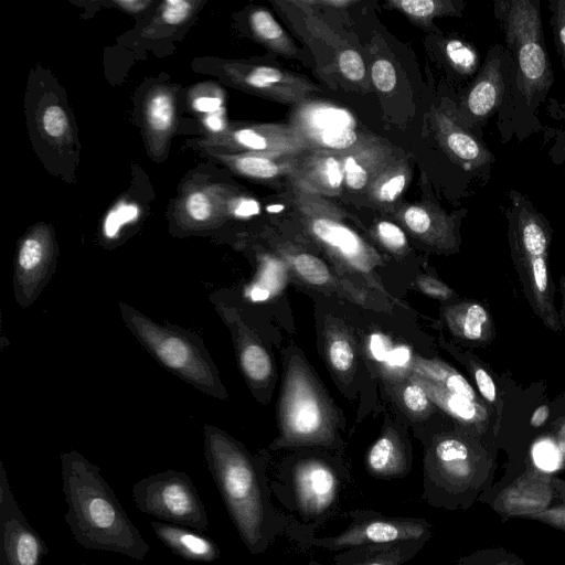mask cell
I'll use <instances>...</instances> for the list:
<instances>
[{
    "instance_id": "48",
    "label": "cell",
    "mask_w": 565,
    "mask_h": 565,
    "mask_svg": "<svg viewBox=\"0 0 565 565\" xmlns=\"http://www.w3.org/2000/svg\"><path fill=\"white\" fill-rule=\"evenodd\" d=\"M406 554L401 547H392L354 565H402Z\"/></svg>"
},
{
    "instance_id": "9",
    "label": "cell",
    "mask_w": 565,
    "mask_h": 565,
    "mask_svg": "<svg viewBox=\"0 0 565 565\" xmlns=\"http://www.w3.org/2000/svg\"><path fill=\"white\" fill-rule=\"evenodd\" d=\"M295 194L296 203L311 233L344 258L362 264L367 256L364 243L350 227L334 217L332 206L323 202L320 196L303 192L296 186Z\"/></svg>"
},
{
    "instance_id": "29",
    "label": "cell",
    "mask_w": 565,
    "mask_h": 565,
    "mask_svg": "<svg viewBox=\"0 0 565 565\" xmlns=\"http://www.w3.org/2000/svg\"><path fill=\"white\" fill-rule=\"evenodd\" d=\"M386 4L422 26H430L437 17L456 14L461 6L449 0H391Z\"/></svg>"
},
{
    "instance_id": "50",
    "label": "cell",
    "mask_w": 565,
    "mask_h": 565,
    "mask_svg": "<svg viewBox=\"0 0 565 565\" xmlns=\"http://www.w3.org/2000/svg\"><path fill=\"white\" fill-rule=\"evenodd\" d=\"M193 106L198 111L213 114L222 109V98L217 96L198 97Z\"/></svg>"
},
{
    "instance_id": "53",
    "label": "cell",
    "mask_w": 565,
    "mask_h": 565,
    "mask_svg": "<svg viewBox=\"0 0 565 565\" xmlns=\"http://www.w3.org/2000/svg\"><path fill=\"white\" fill-rule=\"evenodd\" d=\"M205 125L210 130L218 135L223 134L225 128V121L223 119L222 109L216 113L209 114L207 117L205 118Z\"/></svg>"
},
{
    "instance_id": "7",
    "label": "cell",
    "mask_w": 565,
    "mask_h": 565,
    "mask_svg": "<svg viewBox=\"0 0 565 565\" xmlns=\"http://www.w3.org/2000/svg\"><path fill=\"white\" fill-rule=\"evenodd\" d=\"M295 106L289 124L308 150L344 154L377 138L341 106L309 99Z\"/></svg>"
},
{
    "instance_id": "20",
    "label": "cell",
    "mask_w": 565,
    "mask_h": 565,
    "mask_svg": "<svg viewBox=\"0 0 565 565\" xmlns=\"http://www.w3.org/2000/svg\"><path fill=\"white\" fill-rule=\"evenodd\" d=\"M395 154L393 147L380 138L342 154L344 185L354 191L367 189L374 177Z\"/></svg>"
},
{
    "instance_id": "42",
    "label": "cell",
    "mask_w": 565,
    "mask_h": 565,
    "mask_svg": "<svg viewBox=\"0 0 565 565\" xmlns=\"http://www.w3.org/2000/svg\"><path fill=\"white\" fill-rule=\"evenodd\" d=\"M329 356L332 365L338 371H347L354 360L353 349L345 339H335L329 348Z\"/></svg>"
},
{
    "instance_id": "27",
    "label": "cell",
    "mask_w": 565,
    "mask_h": 565,
    "mask_svg": "<svg viewBox=\"0 0 565 565\" xmlns=\"http://www.w3.org/2000/svg\"><path fill=\"white\" fill-rule=\"evenodd\" d=\"M289 429L299 437L316 434L322 422L321 409L316 398L307 391H295L288 407Z\"/></svg>"
},
{
    "instance_id": "16",
    "label": "cell",
    "mask_w": 565,
    "mask_h": 565,
    "mask_svg": "<svg viewBox=\"0 0 565 565\" xmlns=\"http://www.w3.org/2000/svg\"><path fill=\"white\" fill-rule=\"evenodd\" d=\"M440 476L451 486H469L491 466L486 450L460 436L440 439L434 449Z\"/></svg>"
},
{
    "instance_id": "37",
    "label": "cell",
    "mask_w": 565,
    "mask_h": 565,
    "mask_svg": "<svg viewBox=\"0 0 565 565\" xmlns=\"http://www.w3.org/2000/svg\"><path fill=\"white\" fill-rule=\"evenodd\" d=\"M139 210L135 204H120L108 213L104 223V233L108 237L117 235L124 224L134 221L138 216Z\"/></svg>"
},
{
    "instance_id": "13",
    "label": "cell",
    "mask_w": 565,
    "mask_h": 565,
    "mask_svg": "<svg viewBox=\"0 0 565 565\" xmlns=\"http://www.w3.org/2000/svg\"><path fill=\"white\" fill-rule=\"evenodd\" d=\"M53 250L44 235H30L20 245L13 279L17 301L31 306L51 278Z\"/></svg>"
},
{
    "instance_id": "56",
    "label": "cell",
    "mask_w": 565,
    "mask_h": 565,
    "mask_svg": "<svg viewBox=\"0 0 565 565\" xmlns=\"http://www.w3.org/2000/svg\"><path fill=\"white\" fill-rule=\"evenodd\" d=\"M0 565H8L7 558H6L4 553L2 552V550L0 552Z\"/></svg>"
},
{
    "instance_id": "41",
    "label": "cell",
    "mask_w": 565,
    "mask_h": 565,
    "mask_svg": "<svg viewBox=\"0 0 565 565\" xmlns=\"http://www.w3.org/2000/svg\"><path fill=\"white\" fill-rule=\"evenodd\" d=\"M42 122L46 134L54 138L63 136L68 126L65 111L57 105H52L44 110Z\"/></svg>"
},
{
    "instance_id": "23",
    "label": "cell",
    "mask_w": 565,
    "mask_h": 565,
    "mask_svg": "<svg viewBox=\"0 0 565 565\" xmlns=\"http://www.w3.org/2000/svg\"><path fill=\"white\" fill-rule=\"evenodd\" d=\"M401 222L415 235L435 239L444 246L456 243L452 220L428 203L406 205L398 212Z\"/></svg>"
},
{
    "instance_id": "25",
    "label": "cell",
    "mask_w": 565,
    "mask_h": 565,
    "mask_svg": "<svg viewBox=\"0 0 565 565\" xmlns=\"http://www.w3.org/2000/svg\"><path fill=\"white\" fill-rule=\"evenodd\" d=\"M408 161L395 154L374 177L366 189L370 200L379 205L395 202L411 181Z\"/></svg>"
},
{
    "instance_id": "15",
    "label": "cell",
    "mask_w": 565,
    "mask_h": 565,
    "mask_svg": "<svg viewBox=\"0 0 565 565\" xmlns=\"http://www.w3.org/2000/svg\"><path fill=\"white\" fill-rule=\"evenodd\" d=\"M294 186L317 196L339 195L344 185L343 156L306 150L298 154L288 177Z\"/></svg>"
},
{
    "instance_id": "40",
    "label": "cell",
    "mask_w": 565,
    "mask_h": 565,
    "mask_svg": "<svg viewBox=\"0 0 565 565\" xmlns=\"http://www.w3.org/2000/svg\"><path fill=\"white\" fill-rule=\"evenodd\" d=\"M375 232L380 241L392 250H402L407 245L404 232L392 222H379L376 224Z\"/></svg>"
},
{
    "instance_id": "45",
    "label": "cell",
    "mask_w": 565,
    "mask_h": 565,
    "mask_svg": "<svg viewBox=\"0 0 565 565\" xmlns=\"http://www.w3.org/2000/svg\"><path fill=\"white\" fill-rule=\"evenodd\" d=\"M191 11V3L184 0H168L162 7V19L169 24L183 22Z\"/></svg>"
},
{
    "instance_id": "12",
    "label": "cell",
    "mask_w": 565,
    "mask_h": 565,
    "mask_svg": "<svg viewBox=\"0 0 565 565\" xmlns=\"http://www.w3.org/2000/svg\"><path fill=\"white\" fill-rule=\"evenodd\" d=\"M429 529V523L422 519H373L355 522L339 535L321 540V544L331 550H341L419 540L427 536Z\"/></svg>"
},
{
    "instance_id": "22",
    "label": "cell",
    "mask_w": 565,
    "mask_h": 565,
    "mask_svg": "<svg viewBox=\"0 0 565 565\" xmlns=\"http://www.w3.org/2000/svg\"><path fill=\"white\" fill-rule=\"evenodd\" d=\"M503 93L500 57L490 51L487 62L466 96V109L471 117L483 119L499 107Z\"/></svg>"
},
{
    "instance_id": "49",
    "label": "cell",
    "mask_w": 565,
    "mask_h": 565,
    "mask_svg": "<svg viewBox=\"0 0 565 565\" xmlns=\"http://www.w3.org/2000/svg\"><path fill=\"white\" fill-rule=\"evenodd\" d=\"M259 203L249 198H239L232 204V212L238 217H249L258 214Z\"/></svg>"
},
{
    "instance_id": "11",
    "label": "cell",
    "mask_w": 565,
    "mask_h": 565,
    "mask_svg": "<svg viewBox=\"0 0 565 565\" xmlns=\"http://www.w3.org/2000/svg\"><path fill=\"white\" fill-rule=\"evenodd\" d=\"M214 143L234 153L288 154L308 150L290 124H259L220 134Z\"/></svg>"
},
{
    "instance_id": "31",
    "label": "cell",
    "mask_w": 565,
    "mask_h": 565,
    "mask_svg": "<svg viewBox=\"0 0 565 565\" xmlns=\"http://www.w3.org/2000/svg\"><path fill=\"white\" fill-rule=\"evenodd\" d=\"M239 363L244 374L254 382L266 380L271 372L268 353L258 344L248 343L241 347Z\"/></svg>"
},
{
    "instance_id": "26",
    "label": "cell",
    "mask_w": 565,
    "mask_h": 565,
    "mask_svg": "<svg viewBox=\"0 0 565 565\" xmlns=\"http://www.w3.org/2000/svg\"><path fill=\"white\" fill-rule=\"evenodd\" d=\"M465 361L475 381L478 394L487 405L492 419L493 434L497 435L502 422L503 393L492 370L478 356L467 354Z\"/></svg>"
},
{
    "instance_id": "39",
    "label": "cell",
    "mask_w": 565,
    "mask_h": 565,
    "mask_svg": "<svg viewBox=\"0 0 565 565\" xmlns=\"http://www.w3.org/2000/svg\"><path fill=\"white\" fill-rule=\"evenodd\" d=\"M371 76L375 87L383 93L393 90L396 85V71L393 64L380 58L372 64Z\"/></svg>"
},
{
    "instance_id": "28",
    "label": "cell",
    "mask_w": 565,
    "mask_h": 565,
    "mask_svg": "<svg viewBox=\"0 0 565 565\" xmlns=\"http://www.w3.org/2000/svg\"><path fill=\"white\" fill-rule=\"evenodd\" d=\"M254 34L274 52L284 56H295L297 50L288 34L265 9L255 10L249 18Z\"/></svg>"
},
{
    "instance_id": "6",
    "label": "cell",
    "mask_w": 565,
    "mask_h": 565,
    "mask_svg": "<svg viewBox=\"0 0 565 565\" xmlns=\"http://www.w3.org/2000/svg\"><path fill=\"white\" fill-rule=\"evenodd\" d=\"M136 507L166 523L203 532L209 526L206 510L191 478L167 470L146 477L132 487Z\"/></svg>"
},
{
    "instance_id": "47",
    "label": "cell",
    "mask_w": 565,
    "mask_h": 565,
    "mask_svg": "<svg viewBox=\"0 0 565 565\" xmlns=\"http://www.w3.org/2000/svg\"><path fill=\"white\" fill-rule=\"evenodd\" d=\"M417 284L426 295L434 298L447 300L455 296L454 290L449 286L434 277L422 276L417 279Z\"/></svg>"
},
{
    "instance_id": "4",
    "label": "cell",
    "mask_w": 565,
    "mask_h": 565,
    "mask_svg": "<svg viewBox=\"0 0 565 565\" xmlns=\"http://www.w3.org/2000/svg\"><path fill=\"white\" fill-rule=\"evenodd\" d=\"M126 327L167 370L199 391L222 398L216 369L201 340L172 326L160 324L127 303H119Z\"/></svg>"
},
{
    "instance_id": "24",
    "label": "cell",
    "mask_w": 565,
    "mask_h": 565,
    "mask_svg": "<svg viewBox=\"0 0 565 565\" xmlns=\"http://www.w3.org/2000/svg\"><path fill=\"white\" fill-rule=\"evenodd\" d=\"M298 154L231 153L221 154L218 158L241 175L258 180H273L289 177L296 166Z\"/></svg>"
},
{
    "instance_id": "19",
    "label": "cell",
    "mask_w": 565,
    "mask_h": 565,
    "mask_svg": "<svg viewBox=\"0 0 565 565\" xmlns=\"http://www.w3.org/2000/svg\"><path fill=\"white\" fill-rule=\"evenodd\" d=\"M446 319L452 333L467 343L486 347L495 339L493 317L480 301H463L449 307Z\"/></svg>"
},
{
    "instance_id": "52",
    "label": "cell",
    "mask_w": 565,
    "mask_h": 565,
    "mask_svg": "<svg viewBox=\"0 0 565 565\" xmlns=\"http://www.w3.org/2000/svg\"><path fill=\"white\" fill-rule=\"evenodd\" d=\"M551 408L547 404L536 407L530 418V425L533 428H540L546 424L550 418Z\"/></svg>"
},
{
    "instance_id": "3",
    "label": "cell",
    "mask_w": 565,
    "mask_h": 565,
    "mask_svg": "<svg viewBox=\"0 0 565 565\" xmlns=\"http://www.w3.org/2000/svg\"><path fill=\"white\" fill-rule=\"evenodd\" d=\"M507 212L508 241L523 294L548 330L561 333L555 286L550 270L552 228L546 218L522 194L511 191Z\"/></svg>"
},
{
    "instance_id": "1",
    "label": "cell",
    "mask_w": 565,
    "mask_h": 565,
    "mask_svg": "<svg viewBox=\"0 0 565 565\" xmlns=\"http://www.w3.org/2000/svg\"><path fill=\"white\" fill-rule=\"evenodd\" d=\"M64 520L75 541L87 550L119 553L143 561L150 550L127 515L99 468L77 451L61 455Z\"/></svg>"
},
{
    "instance_id": "34",
    "label": "cell",
    "mask_w": 565,
    "mask_h": 565,
    "mask_svg": "<svg viewBox=\"0 0 565 565\" xmlns=\"http://www.w3.org/2000/svg\"><path fill=\"white\" fill-rule=\"evenodd\" d=\"M297 273L308 282L322 285L330 278L326 264L318 257L310 254H298L292 259Z\"/></svg>"
},
{
    "instance_id": "51",
    "label": "cell",
    "mask_w": 565,
    "mask_h": 565,
    "mask_svg": "<svg viewBox=\"0 0 565 565\" xmlns=\"http://www.w3.org/2000/svg\"><path fill=\"white\" fill-rule=\"evenodd\" d=\"M551 434L558 451L565 457V415L553 422Z\"/></svg>"
},
{
    "instance_id": "55",
    "label": "cell",
    "mask_w": 565,
    "mask_h": 565,
    "mask_svg": "<svg viewBox=\"0 0 565 565\" xmlns=\"http://www.w3.org/2000/svg\"><path fill=\"white\" fill-rule=\"evenodd\" d=\"M117 4L121 6L122 8H125L126 10H130V11H140L143 9V7L147 4V2H143V1H118Z\"/></svg>"
},
{
    "instance_id": "17",
    "label": "cell",
    "mask_w": 565,
    "mask_h": 565,
    "mask_svg": "<svg viewBox=\"0 0 565 565\" xmlns=\"http://www.w3.org/2000/svg\"><path fill=\"white\" fill-rule=\"evenodd\" d=\"M433 124L443 149L466 169L479 168L491 160L487 148L459 125L451 111L436 109Z\"/></svg>"
},
{
    "instance_id": "33",
    "label": "cell",
    "mask_w": 565,
    "mask_h": 565,
    "mask_svg": "<svg viewBox=\"0 0 565 565\" xmlns=\"http://www.w3.org/2000/svg\"><path fill=\"white\" fill-rule=\"evenodd\" d=\"M445 52L452 67L462 74H471L478 67V53L471 45L462 41H448Z\"/></svg>"
},
{
    "instance_id": "21",
    "label": "cell",
    "mask_w": 565,
    "mask_h": 565,
    "mask_svg": "<svg viewBox=\"0 0 565 565\" xmlns=\"http://www.w3.org/2000/svg\"><path fill=\"white\" fill-rule=\"evenodd\" d=\"M150 524L157 537L184 559L210 563L221 556L217 544L195 530L161 521H152Z\"/></svg>"
},
{
    "instance_id": "14",
    "label": "cell",
    "mask_w": 565,
    "mask_h": 565,
    "mask_svg": "<svg viewBox=\"0 0 565 565\" xmlns=\"http://www.w3.org/2000/svg\"><path fill=\"white\" fill-rule=\"evenodd\" d=\"M233 75L246 88L281 103L298 105L317 90L308 78L275 66H235Z\"/></svg>"
},
{
    "instance_id": "10",
    "label": "cell",
    "mask_w": 565,
    "mask_h": 565,
    "mask_svg": "<svg viewBox=\"0 0 565 565\" xmlns=\"http://www.w3.org/2000/svg\"><path fill=\"white\" fill-rule=\"evenodd\" d=\"M553 475L533 465L503 488L493 501V509L504 520L530 519L546 510L555 499Z\"/></svg>"
},
{
    "instance_id": "38",
    "label": "cell",
    "mask_w": 565,
    "mask_h": 565,
    "mask_svg": "<svg viewBox=\"0 0 565 565\" xmlns=\"http://www.w3.org/2000/svg\"><path fill=\"white\" fill-rule=\"evenodd\" d=\"M338 65L342 75L353 82L365 76V65L361 55L354 50H344L338 56Z\"/></svg>"
},
{
    "instance_id": "30",
    "label": "cell",
    "mask_w": 565,
    "mask_h": 565,
    "mask_svg": "<svg viewBox=\"0 0 565 565\" xmlns=\"http://www.w3.org/2000/svg\"><path fill=\"white\" fill-rule=\"evenodd\" d=\"M367 468L382 477H393L402 473V458L394 440L387 436L377 439L367 452Z\"/></svg>"
},
{
    "instance_id": "2",
    "label": "cell",
    "mask_w": 565,
    "mask_h": 565,
    "mask_svg": "<svg viewBox=\"0 0 565 565\" xmlns=\"http://www.w3.org/2000/svg\"><path fill=\"white\" fill-rule=\"evenodd\" d=\"M209 469L244 544L250 553L263 551L268 526L265 490L247 454L213 426L204 429Z\"/></svg>"
},
{
    "instance_id": "43",
    "label": "cell",
    "mask_w": 565,
    "mask_h": 565,
    "mask_svg": "<svg viewBox=\"0 0 565 565\" xmlns=\"http://www.w3.org/2000/svg\"><path fill=\"white\" fill-rule=\"evenodd\" d=\"M554 21V35L557 50L565 66V0L551 2Z\"/></svg>"
},
{
    "instance_id": "44",
    "label": "cell",
    "mask_w": 565,
    "mask_h": 565,
    "mask_svg": "<svg viewBox=\"0 0 565 565\" xmlns=\"http://www.w3.org/2000/svg\"><path fill=\"white\" fill-rule=\"evenodd\" d=\"M188 214L195 221H206L211 217L213 207L209 198L202 192L192 193L185 202Z\"/></svg>"
},
{
    "instance_id": "32",
    "label": "cell",
    "mask_w": 565,
    "mask_h": 565,
    "mask_svg": "<svg viewBox=\"0 0 565 565\" xmlns=\"http://www.w3.org/2000/svg\"><path fill=\"white\" fill-rule=\"evenodd\" d=\"M552 483L556 494L553 503L546 510L531 516L529 520L537 521L565 532V480L553 475Z\"/></svg>"
},
{
    "instance_id": "5",
    "label": "cell",
    "mask_w": 565,
    "mask_h": 565,
    "mask_svg": "<svg viewBox=\"0 0 565 565\" xmlns=\"http://www.w3.org/2000/svg\"><path fill=\"white\" fill-rule=\"evenodd\" d=\"M495 17L518 62V82L531 99L552 83V68L544 47L540 4L531 0L494 2Z\"/></svg>"
},
{
    "instance_id": "35",
    "label": "cell",
    "mask_w": 565,
    "mask_h": 565,
    "mask_svg": "<svg viewBox=\"0 0 565 565\" xmlns=\"http://www.w3.org/2000/svg\"><path fill=\"white\" fill-rule=\"evenodd\" d=\"M148 119L156 131H166L173 119V105L171 98L163 93L154 95L148 105Z\"/></svg>"
},
{
    "instance_id": "18",
    "label": "cell",
    "mask_w": 565,
    "mask_h": 565,
    "mask_svg": "<svg viewBox=\"0 0 565 565\" xmlns=\"http://www.w3.org/2000/svg\"><path fill=\"white\" fill-rule=\"evenodd\" d=\"M295 491L300 510L307 514L328 511L335 500L338 481L323 463H302L295 473Z\"/></svg>"
},
{
    "instance_id": "8",
    "label": "cell",
    "mask_w": 565,
    "mask_h": 565,
    "mask_svg": "<svg viewBox=\"0 0 565 565\" xmlns=\"http://www.w3.org/2000/svg\"><path fill=\"white\" fill-rule=\"evenodd\" d=\"M1 550L8 565H41L49 550L23 515L11 491L6 470L0 476Z\"/></svg>"
},
{
    "instance_id": "54",
    "label": "cell",
    "mask_w": 565,
    "mask_h": 565,
    "mask_svg": "<svg viewBox=\"0 0 565 565\" xmlns=\"http://www.w3.org/2000/svg\"><path fill=\"white\" fill-rule=\"evenodd\" d=\"M559 291L562 295V302L561 308L558 309V317L563 329H565V274L562 276L559 281Z\"/></svg>"
},
{
    "instance_id": "46",
    "label": "cell",
    "mask_w": 565,
    "mask_h": 565,
    "mask_svg": "<svg viewBox=\"0 0 565 565\" xmlns=\"http://www.w3.org/2000/svg\"><path fill=\"white\" fill-rule=\"evenodd\" d=\"M403 402L409 411L423 412L429 405L426 392L418 384L411 383L403 391Z\"/></svg>"
},
{
    "instance_id": "36",
    "label": "cell",
    "mask_w": 565,
    "mask_h": 565,
    "mask_svg": "<svg viewBox=\"0 0 565 565\" xmlns=\"http://www.w3.org/2000/svg\"><path fill=\"white\" fill-rule=\"evenodd\" d=\"M460 565H524L523 561L503 547L488 548L473 553Z\"/></svg>"
}]
</instances>
